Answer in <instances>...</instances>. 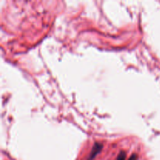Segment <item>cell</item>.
<instances>
[{
	"instance_id": "cell-3",
	"label": "cell",
	"mask_w": 160,
	"mask_h": 160,
	"mask_svg": "<svg viewBox=\"0 0 160 160\" xmlns=\"http://www.w3.org/2000/svg\"><path fill=\"white\" fill-rule=\"evenodd\" d=\"M137 159H138L137 155H136V154H133L132 156H131V157H130V159H128V160H137Z\"/></svg>"
},
{
	"instance_id": "cell-1",
	"label": "cell",
	"mask_w": 160,
	"mask_h": 160,
	"mask_svg": "<svg viewBox=\"0 0 160 160\" xmlns=\"http://www.w3.org/2000/svg\"><path fill=\"white\" fill-rule=\"evenodd\" d=\"M103 145L102 143H98V142H96V143L94 145L93 148H92V151H91L90 154H89L88 158V160H93L95 158V156L98 154V153L101 152V150L102 149Z\"/></svg>"
},
{
	"instance_id": "cell-2",
	"label": "cell",
	"mask_w": 160,
	"mask_h": 160,
	"mask_svg": "<svg viewBox=\"0 0 160 160\" xmlns=\"http://www.w3.org/2000/svg\"><path fill=\"white\" fill-rule=\"evenodd\" d=\"M126 159V152L123 151H121L120 152V154L118 155V157H117V160H125Z\"/></svg>"
}]
</instances>
